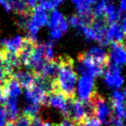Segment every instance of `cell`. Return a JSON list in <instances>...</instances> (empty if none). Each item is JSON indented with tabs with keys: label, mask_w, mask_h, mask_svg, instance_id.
Here are the masks:
<instances>
[{
	"label": "cell",
	"mask_w": 126,
	"mask_h": 126,
	"mask_svg": "<svg viewBox=\"0 0 126 126\" xmlns=\"http://www.w3.org/2000/svg\"><path fill=\"white\" fill-rule=\"evenodd\" d=\"M57 61L59 62V71L56 78L57 90L69 99L74 98L77 74L74 71V61L69 56H60Z\"/></svg>",
	"instance_id": "cell-1"
},
{
	"label": "cell",
	"mask_w": 126,
	"mask_h": 126,
	"mask_svg": "<svg viewBox=\"0 0 126 126\" xmlns=\"http://www.w3.org/2000/svg\"><path fill=\"white\" fill-rule=\"evenodd\" d=\"M49 16L47 13V11L37 5L33 9L30 13V21L27 24L26 30L29 32V37L32 40L36 41L37 34L42 27L45 26L48 23Z\"/></svg>",
	"instance_id": "cell-2"
},
{
	"label": "cell",
	"mask_w": 126,
	"mask_h": 126,
	"mask_svg": "<svg viewBox=\"0 0 126 126\" xmlns=\"http://www.w3.org/2000/svg\"><path fill=\"white\" fill-rule=\"evenodd\" d=\"M78 60H79L78 71L81 74V76L96 78L101 76L105 73V68L97 64L92 58L86 55L85 52L78 56Z\"/></svg>",
	"instance_id": "cell-3"
},
{
	"label": "cell",
	"mask_w": 126,
	"mask_h": 126,
	"mask_svg": "<svg viewBox=\"0 0 126 126\" xmlns=\"http://www.w3.org/2000/svg\"><path fill=\"white\" fill-rule=\"evenodd\" d=\"M47 61L44 43H35L29 60L27 68L30 69L35 75H38Z\"/></svg>",
	"instance_id": "cell-4"
},
{
	"label": "cell",
	"mask_w": 126,
	"mask_h": 126,
	"mask_svg": "<svg viewBox=\"0 0 126 126\" xmlns=\"http://www.w3.org/2000/svg\"><path fill=\"white\" fill-rule=\"evenodd\" d=\"M90 100H92L94 106V115L101 124H109L111 120L112 111L109 107L105 99L96 93Z\"/></svg>",
	"instance_id": "cell-5"
},
{
	"label": "cell",
	"mask_w": 126,
	"mask_h": 126,
	"mask_svg": "<svg viewBox=\"0 0 126 126\" xmlns=\"http://www.w3.org/2000/svg\"><path fill=\"white\" fill-rule=\"evenodd\" d=\"M94 79L88 76H81L77 86V93L81 101H89L96 93Z\"/></svg>",
	"instance_id": "cell-6"
},
{
	"label": "cell",
	"mask_w": 126,
	"mask_h": 126,
	"mask_svg": "<svg viewBox=\"0 0 126 126\" xmlns=\"http://www.w3.org/2000/svg\"><path fill=\"white\" fill-rule=\"evenodd\" d=\"M105 82L109 87L113 89H119L124 84V76L121 74V67L119 66L110 63L104 73Z\"/></svg>",
	"instance_id": "cell-7"
},
{
	"label": "cell",
	"mask_w": 126,
	"mask_h": 126,
	"mask_svg": "<svg viewBox=\"0 0 126 126\" xmlns=\"http://www.w3.org/2000/svg\"><path fill=\"white\" fill-rule=\"evenodd\" d=\"M109 60L117 66H122L126 64V47L124 43L112 42L110 43Z\"/></svg>",
	"instance_id": "cell-8"
},
{
	"label": "cell",
	"mask_w": 126,
	"mask_h": 126,
	"mask_svg": "<svg viewBox=\"0 0 126 126\" xmlns=\"http://www.w3.org/2000/svg\"><path fill=\"white\" fill-rule=\"evenodd\" d=\"M25 98L28 103H34L40 105H47V94L36 85H34L25 91Z\"/></svg>",
	"instance_id": "cell-9"
},
{
	"label": "cell",
	"mask_w": 126,
	"mask_h": 126,
	"mask_svg": "<svg viewBox=\"0 0 126 126\" xmlns=\"http://www.w3.org/2000/svg\"><path fill=\"white\" fill-rule=\"evenodd\" d=\"M69 98H67L64 94L59 92L58 90L51 93L47 95V105H50L56 109H59L62 114L66 111L68 105Z\"/></svg>",
	"instance_id": "cell-10"
},
{
	"label": "cell",
	"mask_w": 126,
	"mask_h": 126,
	"mask_svg": "<svg viewBox=\"0 0 126 126\" xmlns=\"http://www.w3.org/2000/svg\"><path fill=\"white\" fill-rule=\"evenodd\" d=\"M85 53H86V55L92 58L97 64L103 67L104 68L107 67V66L110 64L108 54L105 52V50L102 47L94 46V47H92L91 48H89Z\"/></svg>",
	"instance_id": "cell-11"
},
{
	"label": "cell",
	"mask_w": 126,
	"mask_h": 126,
	"mask_svg": "<svg viewBox=\"0 0 126 126\" xmlns=\"http://www.w3.org/2000/svg\"><path fill=\"white\" fill-rule=\"evenodd\" d=\"M125 34L122 29V26L119 23H113L108 24L106 30V39L109 42H117L124 43Z\"/></svg>",
	"instance_id": "cell-12"
},
{
	"label": "cell",
	"mask_w": 126,
	"mask_h": 126,
	"mask_svg": "<svg viewBox=\"0 0 126 126\" xmlns=\"http://www.w3.org/2000/svg\"><path fill=\"white\" fill-rule=\"evenodd\" d=\"M35 43H36V41L32 40L29 36L26 38H23V45H22L21 49L17 54L18 59L21 62V66H24L25 67H27L29 60H30V57L31 55V53L33 51Z\"/></svg>",
	"instance_id": "cell-13"
},
{
	"label": "cell",
	"mask_w": 126,
	"mask_h": 126,
	"mask_svg": "<svg viewBox=\"0 0 126 126\" xmlns=\"http://www.w3.org/2000/svg\"><path fill=\"white\" fill-rule=\"evenodd\" d=\"M47 24H48L50 30L52 29L59 30L60 31L62 32V34L65 33L68 29V23H67L65 16L56 10H54L52 11Z\"/></svg>",
	"instance_id": "cell-14"
},
{
	"label": "cell",
	"mask_w": 126,
	"mask_h": 126,
	"mask_svg": "<svg viewBox=\"0 0 126 126\" xmlns=\"http://www.w3.org/2000/svg\"><path fill=\"white\" fill-rule=\"evenodd\" d=\"M12 76L18 82L20 86L25 88V90L35 85V75L30 71H16Z\"/></svg>",
	"instance_id": "cell-15"
},
{
	"label": "cell",
	"mask_w": 126,
	"mask_h": 126,
	"mask_svg": "<svg viewBox=\"0 0 126 126\" xmlns=\"http://www.w3.org/2000/svg\"><path fill=\"white\" fill-rule=\"evenodd\" d=\"M4 94L6 98H17L21 94V86L13 76L8 78L3 82Z\"/></svg>",
	"instance_id": "cell-16"
},
{
	"label": "cell",
	"mask_w": 126,
	"mask_h": 126,
	"mask_svg": "<svg viewBox=\"0 0 126 126\" xmlns=\"http://www.w3.org/2000/svg\"><path fill=\"white\" fill-rule=\"evenodd\" d=\"M23 42V38L20 35L10 39H5L0 42V46L8 53L14 54L17 55Z\"/></svg>",
	"instance_id": "cell-17"
},
{
	"label": "cell",
	"mask_w": 126,
	"mask_h": 126,
	"mask_svg": "<svg viewBox=\"0 0 126 126\" xmlns=\"http://www.w3.org/2000/svg\"><path fill=\"white\" fill-rule=\"evenodd\" d=\"M58 71H59V62L58 61H48L44 64L41 73L38 75L42 77L47 78V79L56 80V78L58 75Z\"/></svg>",
	"instance_id": "cell-18"
},
{
	"label": "cell",
	"mask_w": 126,
	"mask_h": 126,
	"mask_svg": "<svg viewBox=\"0 0 126 126\" xmlns=\"http://www.w3.org/2000/svg\"><path fill=\"white\" fill-rule=\"evenodd\" d=\"M74 3L75 9L78 12V15L81 17L86 19L93 20V15H92V5H90L86 0H72Z\"/></svg>",
	"instance_id": "cell-19"
},
{
	"label": "cell",
	"mask_w": 126,
	"mask_h": 126,
	"mask_svg": "<svg viewBox=\"0 0 126 126\" xmlns=\"http://www.w3.org/2000/svg\"><path fill=\"white\" fill-rule=\"evenodd\" d=\"M6 2L9 4L11 11H13L19 16L31 12V10L28 7L26 0H6Z\"/></svg>",
	"instance_id": "cell-20"
},
{
	"label": "cell",
	"mask_w": 126,
	"mask_h": 126,
	"mask_svg": "<svg viewBox=\"0 0 126 126\" xmlns=\"http://www.w3.org/2000/svg\"><path fill=\"white\" fill-rule=\"evenodd\" d=\"M7 117H9L11 122H15L18 117L19 109L17 106V98H7L4 104Z\"/></svg>",
	"instance_id": "cell-21"
},
{
	"label": "cell",
	"mask_w": 126,
	"mask_h": 126,
	"mask_svg": "<svg viewBox=\"0 0 126 126\" xmlns=\"http://www.w3.org/2000/svg\"><path fill=\"white\" fill-rule=\"evenodd\" d=\"M93 20L86 19L84 17H81L79 15H73L69 17V23L72 27L76 29L77 30L80 31L85 26L90 25Z\"/></svg>",
	"instance_id": "cell-22"
},
{
	"label": "cell",
	"mask_w": 126,
	"mask_h": 126,
	"mask_svg": "<svg viewBox=\"0 0 126 126\" xmlns=\"http://www.w3.org/2000/svg\"><path fill=\"white\" fill-rule=\"evenodd\" d=\"M107 1L108 0H100L99 2H97L94 4L93 11H92V15H93V18L97 17H105V7H106Z\"/></svg>",
	"instance_id": "cell-23"
},
{
	"label": "cell",
	"mask_w": 126,
	"mask_h": 126,
	"mask_svg": "<svg viewBox=\"0 0 126 126\" xmlns=\"http://www.w3.org/2000/svg\"><path fill=\"white\" fill-rule=\"evenodd\" d=\"M41 110V105L34 103H28L24 107L23 110V115L30 117V118H35L37 117L39 111Z\"/></svg>",
	"instance_id": "cell-24"
},
{
	"label": "cell",
	"mask_w": 126,
	"mask_h": 126,
	"mask_svg": "<svg viewBox=\"0 0 126 126\" xmlns=\"http://www.w3.org/2000/svg\"><path fill=\"white\" fill-rule=\"evenodd\" d=\"M65 0H39V6L43 8L46 11L54 10L61 5Z\"/></svg>",
	"instance_id": "cell-25"
},
{
	"label": "cell",
	"mask_w": 126,
	"mask_h": 126,
	"mask_svg": "<svg viewBox=\"0 0 126 126\" xmlns=\"http://www.w3.org/2000/svg\"><path fill=\"white\" fill-rule=\"evenodd\" d=\"M80 32L84 35V36L86 37L87 40H90V41L98 40V36H97L96 32H95V30H93V27L91 26V24L85 26L84 28L80 30Z\"/></svg>",
	"instance_id": "cell-26"
},
{
	"label": "cell",
	"mask_w": 126,
	"mask_h": 126,
	"mask_svg": "<svg viewBox=\"0 0 126 126\" xmlns=\"http://www.w3.org/2000/svg\"><path fill=\"white\" fill-rule=\"evenodd\" d=\"M32 118L27 117L25 115H23L21 117H18L16 120L15 121V126H30Z\"/></svg>",
	"instance_id": "cell-27"
},
{
	"label": "cell",
	"mask_w": 126,
	"mask_h": 126,
	"mask_svg": "<svg viewBox=\"0 0 126 126\" xmlns=\"http://www.w3.org/2000/svg\"><path fill=\"white\" fill-rule=\"evenodd\" d=\"M100 124H101V123L99 122V120L97 119L95 117H93L85 119L79 124V126H100Z\"/></svg>",
	"instance_id": "cell-28"
},
{
	"label": "cell",
	"mask_w": 126,
	"mask_h": 126,
	"mask_svg": "<svg viewBox=\"0 0 126 126\" xmlns=\"http://www.w3.org/2000/svg\"><path fill=\"white\" fill-rule=\"evenodd\" d=\"M7 119V112H6L4 105H0V126L6 125Z\"/></svg>",
	"instance_id": "cell-29"
},
{
	"label": "cell",
	"mask_w": 126,
	"mask_h": 126,
	"mask_svg": "<svg viewBox=\"0 0 126 126\" xmlns=\"http://www.w3.org/2000/svg\"><path fill=\"white\" fill-rule=\"evenodd\" d=\"M50 38L52 40H57V39H60L61 37V35H63L62 32L60 31L59 30H55V29H52L50 30Z\"/></svg>",
	"instance_id": "cell-30"
},
{
	"label": "cell",
	"mask_w": 126,
	"mask_h": 126,
	"mask_svg": "<svg viewBox=\"0 0 126 126\" xmlns=\"http://www.w3.org/2000/svg\"><path fill=\"white\" fill-rule=\"evenodd\" d=\"M6 100H7V98H6L5 94H4L3 83L0 82V105H4L5 104Z\"/></svg>",
	"instance_id": "cell-31"
},
{
	"label": "cell",
	"mask_w": 126,
	"mask_h": 126,
	"mask_svg": "<svg viewBox=\"0 0 126 126\" xmlns=\"http://www.w3.org/2000/svg\"><path fill=\"white\" fill-rule=\"evenodd\" d=\"M56 126H79V125L76 124V123L73 122V121L70 120V119L65 118L62 122H61L58 125H56Z\"/></svg>",
	"instance_id": "cell-32"
},
{
	"label": "cell",
	"mask_w": 126,
	"mask_h": 126,
	"mask_svg": "<svg viewBox=\"0 0 126 126\" xmlns=\"http://www.w3.org/2000/svg\"><path fill=\"white\" fill-rule=\"evenodd\" d=\"M30 126H44V122L41 117H36L35 118H32Z\"/></svg>",
	"instance_id": "cell-33"
},
{
	"label": "cell",
	"mask_w": 126,
	"mask_h": 126,
	"mask_svg": "<svg viewBox=\"0 0 126 126\" xmlns=\"http://www.w3.org/2000/svg\"><path fill=\"white\" fill-rule=\"evenodd\" d=\"M26 2L28 4V7L32 11L37 6V3L39 2V0H26Z\"/></svg>",
	"instance_id": "cell-34"
},
{
	"label": "cell",
	"mask_w": 126,
	"mask_h": 126,
	"mask_svg": "<svg viewBox=\"0 0 126 126\" xmlns=\"http://www.w3.org/2000/svg\"><path fill=\"white\" fill-rule=\"evenodd\" d=\"M119 10L122 13H126V0H119Z\"/></svg>",
	"instance_id": "cell-35"
},
{
	"label": "cell",
	"mask_w": 126,
	"mask_h": 126,
	"mask_svg": "<svg viewBox=\"0 0 126 126\" xmlns=\"http://www.w3.org/2000/svg\"><path fill=\"white\" fill-rule=\"evenodd\" d=\"M8 78H10V77H7V76H6L4 69H3L2 67L0 66V82L3 83L4 80H5V79H7Z\"/></svg>",
	"instance_id": "cell-36"
},
{
	"label": "cell",
	"mask_w": 126,
	"mask_h": 126,
	"mask_svg": "<svg viewBox=\"0 0 126 126\" xmlns=\"http://www.w3.org/2000/svg\"><path fill=\"white\" fill-rule=\"evenodd\" d=\"M121 26H122V29L123 30H124V34H125L126 35V15L123 17L122 19V24H121Z\"/></svg>",
	"instance_id": "cell-37"
},
{
	"label": "cell",
	"mask_w": 126,
	"mask_h": 126,
	"mask_svg": "<svg viewBox=\"0 0 126 126\" xmlns=\"http://www.w3.org/2000/svg\"><path fill=\"white\" fill-rule=\"evenodd\" d=\"M86 1L90 4V5H92V6L97 3V0H86Z\"/></svg>",
	"instance_id": "cell-38"
},
{
	"label": "cell",
	"mask_w": 126,
	"mask_h": 126,
	"mask_svg": "<svg viewBox=\"0 0 126 126\" xmlns=\"http://www.w3.org/2000/svg\"><path fill=\"white\" fill-rule=\"evenodd\" d=\"M44 126H56V125L54 124H51V123L47 122V123H44Z\"/></svg>",
	"instance_id": "cell-39"
},
{
	"label": "cell",
	"mask_w": 126,
	"mask_h": 126,
	"mask_svg": "<svg viewBox=\"0 0 126 126\" xmlns=\"http://www.w3.org/2000/svg\"><path fill=\"white\" fill-rule=\"evenodd\" d=\"M5 126H15L14 122H11V121H10L9 123H7V124H6Z\"/></svg>",
	"instance_id": "cell-40"
},
{
	"label": "cell",
	"mask_w": 126,
	"mask_h": 126,
	"mask_svg": "<svg viewBox=\"0 0 126 126\" xmlns=\"http://www.w3.org/2000/svg\"><path fill=\"white\" fill-rule=\"evenodd\" d=\"M124 93V97H125V98H126V87L124 88V93Z\"/></svg>",
	"instance_id": "cell-41"
},
{
	"label": "cell",
	"mask_w": 126,
	"mask_h": 126,
	"mask_svg": "<svg viewBox=\"0 0 126 126\" xmlns=\"http://www.w3.org/2000/svg\"><path fill=\"white\" fill-rule=\"evenodd\" d=\"M124 126H126V124H124Z\"/></svg>",
	"instance_id": "cell-42"
},
{
	"label": "cell",
	"mask_w": 126,
	"mask_h": 126,
	"mask_svg": "<svg viewBox=\"0 0 126 126\" xmlns=\"http://www.w3.org/2000/svg\"><path fill=\"white\" fill-rule=\"evenodd\" d=\"M125 47H126V46H125Z\"/></svg>",
	"instance_id": "cell-43"
}]
</instances>
